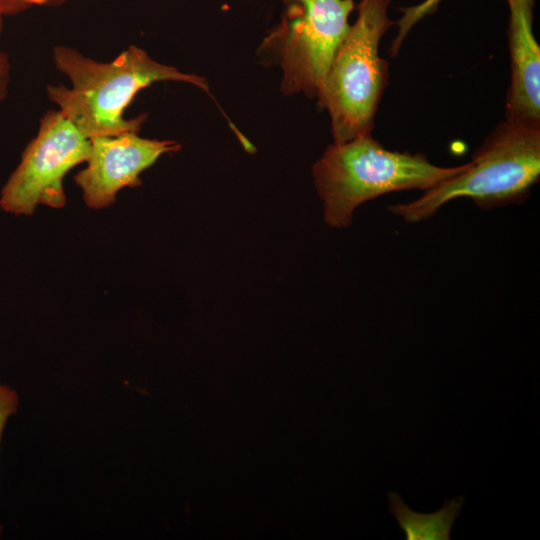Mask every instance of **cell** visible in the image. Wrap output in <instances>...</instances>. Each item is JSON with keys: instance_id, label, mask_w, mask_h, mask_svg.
Segmentation results:
<instances>
[{"instance_id": "6da1fadb", "label": "cell", "mask_w": 540, "mask_h": 540, "mask_svg": "<svg viewBox=\"0 0 540 540\" xmlns=\"http://www.w3.org/2000/svg\"><path fill=\"white\" fill-rule=\"evenodd\" d=\"M52 56L56 69L69 78L71 87L48 85V97L89 140L139 132L147 116L126 119L124 112L142 89L156 82H185L209 94L204 77L162 64L135 45L109 62L96 61L63 45L55 46Z\"/></svg>"}, {"instance_id": "7a4b0ae2", "label": "cell", "mask_w": 540, "mask_h": 540, "mask_svg": "<svg viewBox=\"0 0 540 540\" xmlns=\"http://www.w3.org/2000/svg\"><path fill=\"white\" fill-rule=\"evenodd\" d=\"M466 166H438L423 154L387 149L366 134L333 142L313 165L312 174L325 222L347 227L364 202L392 192L426 191Z\"/></svg>"}, {"instance_id": "3957f363", "label": "cell", "mask_w": 540, "mask_h": 540, "mask_svg": "<svg viewBox=\"0 0 540 540\" xmlns=\"http://www.w3.org/2000/svg\"><path fill=\"white\" fill-rule=\"evenodd\" d=\"M540 178V128L500 122L483 140L461 172L410 202L389 206L408 223L428 219L460 198L482 210L522 204Z\"/></svg>"}, {"instance_id": "277c9868", "label": "cell", "mask_w": 540, "mask_h": 540, "mask_svg": "<svg viewBox=\"0 0 540 540\" xmlns=\"http://www.w3.org/2000/svg\"><path fill=\"white\" fill-rule=\"evenodd\" d=\"M391 0H360L358 16L338 48L318 104L327 110L334 142L371 134L388 81V62L379 56L390 20Z\"/></svg>"}, {"instance_id": "5b68a950", "label": "cell", "mask_w": 540, "mask_h": 540, "mask_svg": "<svg viewBox=\"0 0 540 540\" xmlns=\"http://www.w3.org/2000/svg\"><path fill=\"white\" fill-rule=\"evenodd\" d=\"M281 21L259 54L281 67V91L317 99L332 60L346 37L354 0H288Z\"/></svg>"}, {"instance_id": "8992f818", "label": "cell", "mask_w": 540, "mask_h": 540, "mask_svg": "<svg viewBox=\"0 0 540 540\" xmlns=\"http://www.w3.org/2000/svg\"><path fill=\"white\" fill-rule=\"evenodd\" d=\"M89 151L90 140L76 126L59 110L47 111L1 191L0 209L31 215L38 205L62 208L66 203L63 179L86 162Z\"/></svg>"}, {"instance_id": "52a82bcc", "label": "cell", "mask_w": 540, "mask_h": 540, "mask_svg": "<svg viewBox=\"0 0 540 540\" xmlns=\"http://www.w3.org/2000/svg\"><path fill=\"white\" fill-rule=\"evenodd\" d=\"M180 148L176 141L143 138L138 132L95 137L90 139L86 167L74 180L88 207H109L120 190L139 186L140 174L160 156Z\"/></svg>"}, {"instance_id": "ba28073f", "label": "cell", "mask_w": 540, "mask_h": 540, "mask_svg": "<svg viewBox=\"0 0 540 540\" xmlns=\"http://www.w3.org/2000/svg\"><path fill=\"white\" fill-rule=\"evenodd\" d=\"M506 1L511 73L505 121L540 128V47L533 32L534 0Z\"/></svg>"}, {"instance_id": "9c48e42d", "label": "cell", "mask_w": 540, "mask_h": 540, "mask_svg": "<svg viewBox=\"0 0 540 540\" xmlns=\"http://www.w3.org/2000/svg\"><path fill=\"white\" fill-rule=\"evenodd\" d=\"M389 510L405 533L407 540H449L453 522L460 515L464 498L445 500L441 509L432 513L411 510L399 494H388Z\"/></svg>"}, {"instance_id": "30bf717a", "label": "cell", "mask_w": 540, "mask_h": 540, "mask_svg": "<svg viewBox=\"0 0 540 540\" xmlns=\"http://www.w3.org/2000/svg\"><path fill=\"white\" fill-rule=\"evenodd\" d=\"M441 0H424L423 2L402 8V16L396 22L398 31L391 42L389 54L395 56L399 53L403 41L407 37L411 29L424 17L436 11Z\"/></svg>"}, {"instance_id": "8fae6325", "label": "cell", "mask_w": 540, "mask_h": 540, "mask_svg": "<svg viewBox=\"0 0 540 540\" xmlns=\"http://www.w3.org/2000/svg\"><path fill=\"white\" fill-rule=\"evenodd\" d=\"M19 402L18 393L0 382V445L8 420L18 412Z\"/></svg>"}, {"instance_id": "7c38bea8", "label": "cell", "mask_w": 540, "mask_h": 540, "mask_svg": "<svg viewBox=\"0 0 540 540\" xmlns=\"http://www.w3.org/2000/svg\"><path fill=\"white\" fill-rule=\"evenodd\" d=\"M69 0H0V13L13 15L36 6H59Z\"/></svg>"}, {"instance_id": "4fadbf2b", "label": "cell", "mask_w": 540, "mask_h": 540, "mask_svg": "<svg viewBox=\"0 0 540 540\" xmlns=\"http://www.w3.org/2000/svg\"><path fill=\"white\" fill-rule=\"evenodd\" d=\"M3 27V15L0 13V33ZM10 66L5 53L0 50V102L5 100L8 93Z\"/></svg>"}, {"instance_id": "5bb4252c", "label": "cell", "mask_w": 540, "mask_h": 540, "mask_svg": "<svg viewBox=\"0 0 540 540\" xmlns=\"http://www.w3.org/2000/svg\"><path fill=\"white\" fill-rule=\"evenodd\" d=\"M285 3L288 1V0H283Z\"/></svg>"}]
</instances>
